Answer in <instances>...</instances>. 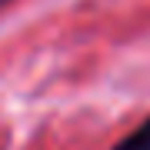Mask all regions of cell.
Returning <instances> with one entry per match:
<instances>
[{"mask_svg":"<svg viewBox=\"0 0 150 150\" xmlns=\"http://www.w3.org/2000/svg\"><path fill=\"white\" fill-rule=\"evenodd\" d=\"M0 4H4V0H0Z\"/></svg>","mask_w":150,"mask_h":150,"instance_id":"2","label":"cell"},{"mask_svg":"<svg viewBox=\"0 0 150 150\" xmlns=\"http://www.w3.org/2000/svg\"><path fill=\"white\" fill-rule=\"evenodd\" d=\"M110 150H150V117L140 123V127H134L117 147H110Z\"/></svg>","mask_w":150,"mask_h":150,"instance_id":"1","label":"cell"}]
</instances>
